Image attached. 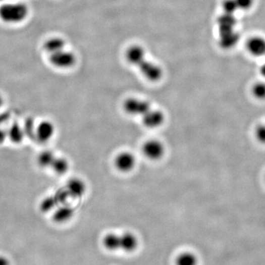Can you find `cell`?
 <instances>
[{
    "mask_svg": "<svg viewBox=\"0 0 265 265\" xmlns=\"http://www.w3.org/2000/svg\"><path fill=\"white\" fill-rule=\"evenodd\" d=\"M102 245L111 251H121L131 253L136 250L139 245V240L132 233L109 234L102 239Z\"/></svg>",
    "mask_w": 265,
    "mask_h": 265,
    "instance_id": "obj_1",
    "label": "cell"
},
{
    "mask_svg": "<svg viewBox=\"0 0 265 265\" xmlns=\"http://www.w3.org/2000/svg\"><path fill=\"white\" fill-rule=\"evenodd\" d=\"M28 14V7L22 3L6 2L0 6V19L9 25L21 23Z\"/></svg>",
    "mask_w": 265,
    "mask_h": 265,
    "instance_id": "obj_2",
    "label": "cell"
},
{
    "mask_svg": "<svg viewBox=\"0 0 265 265\" xmlns=\"http://www.w3.org/2000/svg\"><path fill=\"white\" fill-rule=\"evenodd\" d=\"M49 61L54 67L60 69L70 68L76 63V57L73 52L63 49L49 55Z\"/></svg>",
    "mask_w": 265,
    "mask_h": 265,
    "instance_id": "obj_3",
    "label": "cell"
},
{
    "mask_svg": "<svg viewBox=\"0 0 265 265\" xmlns=\"http://www.w3.org/2000/svg\"><path fill=\"white\" fill-rule=\"evenodd\" d=\"M124 108L130 115L142 117L152 109L148 102L137 98H129L127 99L124 103Z\"/></svg>",
    "mask_w": 265,
    "mask_h": 265,
    "instance_id": "obj_4",
    "label": "cell"
},
{
    "mask_svg": "<svg viewBox=\"0 0 265 265\" xmlns=\"http://www.w3.org/2000/svg\"><path fill=\"white\" fill-rule=\"evenodd\" d=\"M56 128L54 124L49 120H43L38 125L35 129V140L44 144L48 142L54 136Z\"/></svg>",
    "mask_w": 265,
    "mask_h": 265,
    "instance_id": "obj_5",
    "label": "cell"
},
{
    "mask_svg": "<svg viewBox=\"0 0 265 265\" xmlns=\"http://www.w3.org/2000/svg\"><path fill=\"white\" fill-rule=\"evenodd\" d=\"M138 67H139L142 75L147 79L151 80V81H157V80H160L162 77V74H163L162 69L158 65L154 64V63L148 62V61H146L145 59L138 66Z\"/></svg>",
    "mask_w": 265,
    "mask_h": 265,
    "instance_id": "obj_6",
    "label": "cell"
},
{
    "mask_svg": "<svg viewBox=\"0 0 265 265\" xmlns=\"http://www.w3.org/2000/svg\"><path fill=\"white\" fill-rule=\"evenodd\" d=\"M142 150L147 158L151 160H158L163 156L165 147L161 141L152 139L144 143Z\"/></svg>",
    "mask_w": 265,
    "mask_h": 265,
    "instance_id": "obj_7",
    "label": "cell"
},
{
    "mask_svg": "<svg viewBox=\"0 0 265 265\" xmlns=\"http://www.w3.org/2000/svg\"><path fill=\"white\" fill-rule=\"evenodd\" d=\"M136 158L131 152H123L115 158V165L122 172H129L135 167Z\"/></svg>",
    "mask_w": 265,
    "mask_h": 265,
    "instance_id": "obj_8",
    "label": "cell"
},
{
    "mask_svg": "<svg viewBox=\"0 0 265 265\" xmlns=\"http://www.w3.org/2000/svg\"><path fill=\"white\" fill-rule=\"evenodd\" d=\"M239 35L234 30L220 32V45L223 49H231L237 45Z\"/></svg>",
    "mask_w": 265,
    "mask_h": 265,
    "instance_id": "obj_9",
    "label": "cell"
},
{
    "mask_svg": "<svg viewBox=\"0 0 265 265\" xmlns=\"http://www.w3.org/2000/svg\"><path fill=\"white\" fill-rule=\"evenodd\" d=\"M143 123L148 128H157L165 121V116L162 112L151 109L145 115L143 116Z\"/></svg>",
    "mask_w": 265,
    "mask_h": 265,
    "instance_id": "obj_10",
    "label": "cell"
},
{
    "mask_svg": "<svg viewBox=\"0 0 265 265\" xmlns=\"http://www.w3.org/2000/svg\"><path fill=\"white\" fill-rule=\"evenodd\" d=\"M248 52L256 57L265 55V39L261 37H253L247 43Z\"/></svg>",
    "mask_w": 265,
    "mask_h": 265,
    "instance_id": "obj_11",
    "label": "cell"
},
{
    "mask_svg": "<svg viewBox=\"0 0 265 265\" xmlns=\"http://www.w3.org/2000/svg\"><path fill=\"white\" fill-rule=\"evenodd\" d=\"M126 59L130 64L138 66L145 59V51L140 46H132L127 50Z\"/></svg>",
    "mask_w": 265,
    "mask_h": 265,
    "instance_id": "obj_12",
    "label": "cell"
},
{
    "mask_svg": "<svg viewBox=\"0 0 265 265\" xmlns=\"http://www.w3.org/2000/svg\"><path fill=\"white\" fill-rule=\"evenodd\" d=\"M67 193L72 197H80L86 192L84 182L78 178H73L68 181L67 184Z\"/></svg>",
    "mask_w": 265,
    "mask_h": 265,
    "instance_id": "obj_13",
    "label": "cell"
},
{
    "mask_svg": "<svg viewBox=\"0 0 265 265\" xmlns=\"http://www.w3.org/2000/svg\"><path fill=\"white\" fill-rule=\"evenodd\" d=\"M75 211L68 205H61L53 214V220L58 223H64L70 221L73 217Z\"/></svg>",
    "mask_w": 265,
    "mask_h": 265,
    "instance_id": "obj_14",
    "label": "cell"
},
{
    "mask_svg": "<svg viewBox=\"0 0 265 265\" xmlns=\"http://www.w3.org/2000/svg\"><path fill=\"white\" fill-rule=\"evenodd\" d=\"M65 46L66 42L63 38L60 37H52L45 41L43 48L46 52L51 55L63 50Z\"/></svg>",
    "mask_w": 265,
    "mask_h": 265,
    "instance_id": "obj_15",
    "label": "cell"
},
{
    "mask_svg": "<svg viewBox=\"0 0 265 265\" xmlns=\"http://www.w3.org/2000/svg\"><path fill=\"white\" fill-rule=\"evenodd\" d=\"M8 131V139L14 144H19L23 141L25 138L23 128L19 123H13L9 127Z\"/></svg>",
    "mask_w": 265,
    "mask_h": 265,
    "instance_id": "obj_16",
    "label": "cell"
},
{
    "mask_svg": "<svg viewBox=\"0 0 265 265\" xmlns=\"http://www.w3.org/2000/svg\"><path fill=\"white\" fill-rule=\"evenodd\" d=\"M237 24L236 18L233 14H226L221 16L218 19V25L219 26L220 32L226 30H234V27Z\"/></svg>",
    "mask_w": 265,
    "mask_h": 265,
    "instance_id": "obj_17",
    "label": "cell"
},
{
    "mask_svg": "<svg viewBox=\"0 0 265 265\" xmlns=\"http://www.w3.org/2000/svg\"><path fill=\"white\" fill-rule=\"evenodd\" d=\"M56 157L52 151L49 150H43L38 154L37 162L41 168H51Z\"/></svg>",
    "mask_w": 265,
    "mask_h": 265,
    "instance_id": "obj_18",
    "label": "cell"
},
{
    "mask_svg": "<svg viewBox=\"0 0 265 265\" xmlns=\"http://www.w3.org/2000/svg\"><path fill=\"white\" fill-rule=\"evenodd\" d=\"M198 258L194 253L184 251L177 256L176 265H197Z\"/></svg>",
    "mask_w": 265,
    "mask_h": 265,
    "instance_id": "obj_19",
    "label": "cell"
},
{
    "mask_svg": "<svg viewBox=\"0 0 265 265\" xmlns=\"http://www.w3.org/2000/svg\"><path fill=\"white\" fill-rule=\"evenodd\" d=\"M70 164L67 158L63 157H56L50 168L58 175L65 174L68 171Z\"/></svg>",
    "mask_w": 265,
    "mask_h": 265,
    "instance_id": "obj_20",
    "label": "cell"
},
{
    "mask_svg": "<svg viewBox=\"0 0 265 265\" xmlns=\"http://www.w3.org/2000/svg\"><path fill=\"white\" fill-rule=\"evenodd\" d=\"M24 132H25V137L28 138L30 139H35V129H36V125H35L34 120L31 117H29L25 120V124L23 126Z\"/></svg>",
    "mask_w": 265,
    "mask_h": 265,
    "instance_id": "obj_21",
    "label": "cell"
},
{
    "mask_svg": "<svg viewBox=\"0 0 265 265\" xmlns=\"http://www.w3.org/2000/svg\"><path fill=\"white\" fill-rule=\"evenodd\" d=\"M59 203V200L56 198V196L52 197H46L40 204V209L43 212H48L53 209Z\"/></svg>",
    "mask_w": 265,
    "mask_h": 265,
    "instance_id": "obj_22",
    "label": "cell"
},
{
    "mask_svg": "<svg viewBox=\"0 0 265 265\" xmlns=\"http://www.w3.org/2000/svg\"><path fill=\"white\" fill-rule=\"evenodd\" d=\"M223 9L226 14H233V15L237 10H239L235 0H225L223 3Z\"/></svg>",
    "mask_w": 265,
    "mask_h": 265,
    "instance_id": "obj_23",
    "label": "cell"
},
{
    "mask_svg": "<svg viewBox=\"0 0 265 265\" xmlns=\"http://www.w3.org/2000/svg\"><path fill=\"white\" fill-rule=\"evenodd\" d=\"M253 94L258 99H265V83H256L253 87Z\"/></svg>",
    "mask_w": 265,
    "mask_h": 265,
    "instance_id": "obj_24",
    "label": "cell"
},
{
    "mask_svg": "<svg viewBox=\"0 0 265 265\" xmlns=\"http://www.w3.org/2000/svg\"><path fill=\"white\" fill-rule=\"evenodd\" d=\"M255 135L258 142L265 144V125H260L256 128Z\"/></svg>",
    "mask_w": 265,
    "mask_h": 265,
    "instance_id": "obj_25",
    "label": "cell"
},
{
    "mask_svg": "<svg viewBox=\"0 0 265 265\" xmlns=\"http://www.w3.org/2000/svg\"><path fill=\"white\" fill-rule=\"evenodd\" d=\"M235 1L238 9L243 10V11L251 9L254 3V0H235Z\"/></svg>",
    "mask_w": 265,
    "mask_h": 265,
    "instance_id": "obj_26",
    "label": "cell"
},
{
    "mask_svg": "<svg viewBox=\"0 0 265 265\" xmlns=\"http://www.w3.org/2000/svg\"><path fill=\"white\" fill-rule=\"evenodd\" d=\"M8 139L7 130L4 128H0V144H3Z\"/></svg>",
    "mask_w": 265,
    "mask_h": 265,
    "instance_id": "obj_27",
    "label": "cell"
},
{
    "mask_svg": "<svg viewBox=\"0 0 265 265\" xmlns=\"http://www.w3.org/2000/svg\"><path fill=\"white\" fill-rule=\"evenodd\" d=\"M9 119V115L8 113H0V125L7 121Z\"/></svg>",
    "mask_w": 265,
    "mask_h": 265,
    "instance_id": "obj_28",
    "label": "cell"
},
{
    "mask_svg": "<svg viewBox=\"0 0 265 265\" xmlns=\"http://www.w3.org/2000/svg\"><path fill=\"white\" fill-rule=\"evenodd\" d=\"M0 265H10L9 260L6 257L0 256Z\"/></svg>",
    "mask_w": 265,
    "mask_h": 265,
    "instance_id": "obj_29",
    "label": "cell"
},
{
    "mask_svg": "<svg viewBox=\"0 0 265 265\" xmlns=\"http://www.w3.org/2000/svg\"><path fill=\"white\" fill-rule=\"evenodd\" d=\"M260 72H261V75L265 78V64H263L261 68H260Z\"/></svg>",
    "mask_w": 265,
    "mask_h": 265,
    "instance_id": "obj_30",
    "label": "cell"
},
{
    "mask_svg": "<svg viewBox=\"0 0 265 265\" xmlns=\"http://www.w3.org/2000/svg\"><path fill=\"white\" fill-rule=\"evenodd\" d=\"M3 104H4V98L0 94V108H2Z\"/></svg>",
    "mask_w": 265,
    "mask_h": 265,
    "instance_id": "obj_31",
    "label": "cell"
},
{
    "mask_svg": "<svg viewBox=\"0 0 265 265\" xmlns=\"http://www.w3.org/2000/svg\"><path fill=\"white\" fill-rule=\"evenodd\" d=\"M8 0H0V3H6V2Z\"/></svg>",
    "mask_w": 265,
    "mask_h": 265,
    "instance_id": "obj_32",
    "label": "cell"
},
{
    "mask_svg": "<svg viewBox=\"0 0 265 265\" xmlns=\"http://www.w3.org/2000/svg\"><path fill=\"white\" fill-rule=\"evenodd\" d=\"M264 56H265V55H264Z\"/></svg>",
    "mask_w": 265,
    "mask_h": 265,
    "instance_id": "obj_33",
    "label": "cell"
}]
</instances>
